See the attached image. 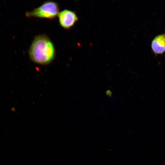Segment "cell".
Masks as SVG:
<instances>
[{"label":"cell","instance_id":"obj_1","mask_svg":"<svg viewBox=\"0 0 165 165\" xmlns=\"http://www.w3.org/2000/svg\"><path fill=\"white\" fill-rule=\"evenodd\" d=\"M31 59L34 62L42 65L50 63L56 55L54 45L46 35H37L34 38L29 49Z\"/></svg>","mask_w":165,"mask_h":165},{"label":"cell","instance_id":"obj_2","mask_svg":"<svg viewBox=\"0 0 165 165\" xmlns=\"http://www.w3.org/2000/svg\"><path fill=\"white\" fill-rule=\"evenodd\" d=\"M59 13V7L58 4L53 1H47L32 10L26 12V16L28 17L52 19L58 16Z\"/></svg>","mask_w":165,"mask_h":165},{"label":"cell","instance_id":"obj_3","mask_svg":"<svg viewBox=\"0 0 165 165\" xmlns=\"http://www.w3.org/2000/svg\"><path fill=\"white\" fill-rule=\"evenodd\" d=\"M58 16L60 25L66 29H70L78 20V17L75 12L67 9L60 12Z\"/></svg>","mask_w":165,"mask_h":165},{"label":"cell","instance_id":"obj_4","mask_svg":"<svg viewBox=\"0 0 165 165\" xmlns=\"http://www.w3.org/2000/svg\"><path fill=\"white\" fill-rule=\"evenodd\" d=\"M151 47L155 55L163 54L165 52V34L162 33L156 36L151 42Z\"/></svg>","mask_w":165,"mask_h":165},{"label":"cell","instance_id":"obj_5","mask_svg":"<svg viewBox=\"0 0 165 165\" xmlns=\"http://www.w3.org/2000/svg\"><path fill=\"white\" fill-rule=\"evenodd\" d=\"M106 95L109 97H111L112 95V93L111 91L108 90L106 91Z\"/></svg>","mask_w":165,"mask_h":165}]
</instances>
